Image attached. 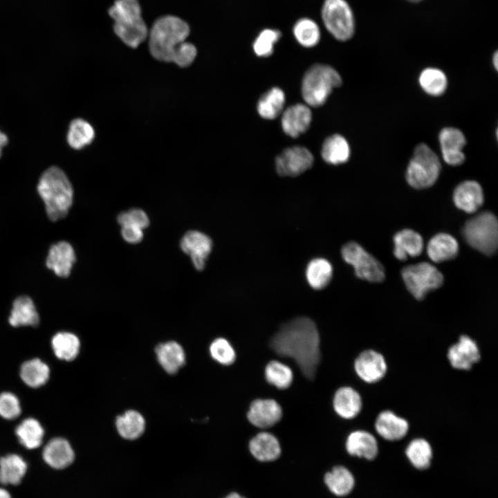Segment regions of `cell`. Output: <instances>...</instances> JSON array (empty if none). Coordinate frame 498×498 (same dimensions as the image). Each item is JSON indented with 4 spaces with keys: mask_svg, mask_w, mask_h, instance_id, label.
Instances as JSON below:
<instances>
[{
    "mask_svg": "<svg viewBox=\"0 0 498 498\" xmlns=\"http://www.w3.org/2000/svg\"><path fill=\"white\" fill-rule=\"evenodd\" d=\"M270 345L277 355L294 360L306 378H315L320 361V335L311 319L299 317L285 323Z\"/></svg>",
    "mask_w": 498,
    "mask_h": 498,
    "instance_id": "1",
    "label": "cell"
},
{
    "mask_svg": "<svg viewBox=\"0 0 498 498\" xmlns=\"http://www.w3.org/2000/svg\"><path fill=\"white\" fill-rule=\"evenodd\" d=\"M37 190L50 220L57 221L66 216L73 203V191L69 179L60 168L53 166L47 169L39 178Z\"/></svg>",
    "mask_w": 498,
    "mask_h": 498,
    "instance_id": "2",
    "label": "cell"
},
{
    "mask_svg": "<svg viewBox=\"0 0 498 498\" xmlns=\"http://www.w3.org/2000/svg\"><path fill=\"white\" fill-rule=\"evenodd\" d=\"M190 34L188 24L181 18L168 15L158 18L151 26L149 36V48L156 59L171 62L172 55Z\"/></svg>",
    "mask_w": 498,
    "mask_h": 498,
    "instance_id": "3",
    "label": "cell"
},
{
    "mask_svg": "<svg viewBox=\"0 0 498 498\" xmlns=\"http://www.w3.org/2000/svg\"><path fill=\"white\" fill-rule=\"evenodd\" d=\"M116 35L128 46L137 48L148 37L138 0H116L109 10Z\"/></svg>",
    "mask_w": 498,
    "mask_h": 498,
    "instance_id": "4",
    "label": "cell"
},
{
    "mask_svg": "<svg viewBox=\"0 0 498 498\" xmlns=\"http://www.w3.org/2000/svg\"><path fill=\"white\" fill-rule=\"evenodd\" d=\"M342 84L339 73L332 67L317 64L306 72L302 84V95L311 107L324 104L334 88Z\"/></svg>",
    "mask_w": 498,
    "mask_h": 498,
    "instance_id": "5",
    "label": "cell"
},
{
    "mask_svg": "<svg viewBox=\"0 0 498 498\" xmlns=\"http://www.w3.org/2000/svg\"><path fill=\"white\" fill-rule=\"evenodd\" d=\"M441 172V163L435 152L426 144L418 145L406 170V180L416 189L433 185Z\"/></svg>",
    "mask_w": 498,
    "mask_h": 498,
    "instance_id": "6",
    "label": "cell"
},
{
    "mask_svg": "<svg viewBox=\"0 0 498 498\" xmlns=\"http://www.w3.org/2000/svg\"><path fill=\"white\" fill-rule=\"evenodd\" d=\"M463 234L467 243L475 250L486 255H493L497 248L498 223L490 212H482L468 220Z\"/></svg>",
    "mask_w": 498,
    "mask_h": 498,
    "instance_id": "7",
    "label": "cell"
},
{
    "mask_svg": "<svg viewBox=\"0 0 498 498\" xmlns=\"http://www.w3.org/2000/svg\"><path fill=\"white\" fill-rule=\"evenodd\" d=\"M322 19L325 28L338 40L350 39L355 32L352 10L345 0H324Z\"/></svg>",
    "mask_w": 498,
    "mask_h": 498,
    "instance_id": "8",
    "label": "cell"
},
{
    "mask_svg": "<svg viewBox=\"0 0 498 498\" xmlns=\"http://www.w3.org/2000/svg\"><path fill=\"white\" fill-rule=\"evenodd\" d=\"M401 275L407 290L418 300L426 294L439 288L443 283V276L433 265L421 262L405 267Z\"/></svg>",
    "mask_w": 498,
    "mask_h": 498,
    "instance_id": "9",
    "label": "cell"
},
{
    "mask_svg": "<svg viewBox=\"0 0 498 498\" xmlns=\"http://www.w3.org/2000/svg\"><path fill=\"white\" fill-rule=\"evenodd\" d=\"M341 254L343 259L351 265L356 275L370 282H381L385 277L382 265L354 241L344 244Z\"/></svg>",
    "mask_w": 498,
    "mask_h": 498,
    "instance_id": "10",
    "label": "cell"
},
{
    "mask_svg": "<svg viewBox=\"0 0 498 498\" xmlns=\"http://www.w3.org/2000/svg\"><path fill=\"white\" fill-rule=\"evenodd\" d=\"M313 163L312 154L303 147L286 149L276 159V169L284 176H296L308 169Z\"/></svg>",
    "mask_w": 498,
    "mask_h": 498,
    "instance_id": "11",
    "label": "cell"
},
{
    "mask_svg": "<svg viewBox=\"0 0 498 498\" xmlns=\"http://www.w3.org/2000/svg\"><path fill=\"white\" fill-rule=\"evenodd\" d=\"M44 462L55 470H62L74 461L75 454L70 442L62 436L50 439L42 446Z\"/></svg>",
    "mask_w": 498,
    "mask_h": 498,
    "instance_id": "12",
    "label": "cell"
},
{
    "mask_svg": "<svg viewBox=\"0 0 498 498\" xmlns=\"http://www.w3.org/2000/svg\"><path fill=\"white\" fill-rule=\"evenodd\" d=\"M180 246L188 255L194 268L202 270L212 248V241L207 234L196 230L187 232L182 237Z\"/></svg>",
    "mask_w": 498,
    "mask_h": 498,
    "instance_id": "13",
    "label": "cell"
},
{
    "mask_svg": "<svg viewBox=\"0 0 498 498\" xmlns=\"http://www.w3.org/2000/svg\"><path fill=\"white\" fill-rule=\"evenodd\" d=\"M354 368L358 377L367 383L380 381L387 371L384 356L372 349L365 350L359 354L355 360Z\"/></svg>",
    "mask_w": 498,
    "mask_h": 498,
    "instance_id": "14",
    "label": "cell"
},
{
    "mask_svg": "<svg viewBox=\"0 0 498 498\" xmlns=\"http://www.w3.org/2000/svg\"><path fill=\"white\" fill-rule=\"evenodd\" d=\"M447 356L451 366L459 370H470L481 359L477 342L466 335L449 347Z\"/></svg>",
    "mask_w": 498,
    "mask_h": 498,
    "instance_id": "15",
    "label": "cell"
},
{
    "mask_svg": "<svg viewBox=\"0 0 498 498\" xmlns=\"http://www.w3.org/2000/svg\"><path fill=\"white\" fill-rule=\"evenodd\" d=\"M439 140L443 158L447 164L458 166L464 162L465 157L462 149L466 140L461 130L454 127L443 128Z\"/></svg>",
    "mask_w": 498,
    "mask_h": 498,
    "instance_id": "16",
    "label": "cell"
},
{
    "mask_svg": "<svg viewBox=\"0 0 498 498\" xmlns=\"http://www.w3.org/2000/svg\"><path fill=\"white\" fill-rule=\"evenodd\" d=\"M280 405L273 399H257L254 400L248 412V421L255 426L267 428L276 424L282 418Z\"/></svg>",
    "mask_w": 498,
    "mask_h": 498,
    "instance_id": "17",
    "label": "cell"
},
{
    "mask_svg": "<svg viewBox=\"0 0 498 498\" xmlns=\"http://www.w3.org/2000/svg\"><path fill=\"white\" fill-rule=\"evenodd\" d=\"M8 322L14 328L36 327L39 324V313L30 297L23 295L14 300Z\"/></svg>",
    "mask_w": 498,
    "mask_h": 498,
    "instance_id": "18",
    "label": "cell"
},
{
    "mask_svg": "<svg viewBox=\"0 0 498 498\" xmlns=\"http://www.w3.org/2000/svg\"><path fill=\"white\" fill-rule=\"evenodd\" d=\"M376 432L384 439L396 441L404 438L409 430V423L390 410L381 412L375 421Z\"/></svg>",
    "mask_w": 498,
    "mask_h": 498,
    "instance_id": "19",
    "label": "cell"
},
{
    "mask_svg": "<svg viewBox=\"0 0 498 498\" xmlns=\"http://www.w3.org/2000/svg\"><path fill=\"white\" fill-rule=\"evenodd\" d=\"M76 260L75 251L66 241L53 245L46 258V266L59 277H67Z\"/></svg>",
    "mask_w": 498,
    "mask_h": 498,
    "instance_id": "20",
    "label": "cell"
},
{
    "mask_svg": "<svg viewBox=\"0 0 498 498\" xmlns=\"http://www.w3.org/2000/svg\"><path fill=\"white\" fill-rule=\"evenodd\" d=\"M484 200L481 186L474 181H465L460 183L453 193V201L460 210L467 212H476Z\"/></svg>",
    "mask_w": 498,
    "mask_h": 498,
    "instance_id": "21",
    "label": "cell"
},
{
    "mask_svg": "<svg viewBox=\"0 0 498 498\" xmlns=\"http://www.w3.org/2000/svg\"><path fill=\"white\" fill-rule=\"evenodd\" d=\"M249 450L252 456L261 463H270L277 460L282 454L280 443L274 435L268 432H260L249 442Z\"/></svg>",
    "mask_w": 498,
    "mask_h": 498,
    "instance_id": "22",
    "label": "cell"
},
{
    "mask_svg": "<svg viewBox=\"0 0 498 498\" xmlns=\"http://www.w3.org/2000/svg\"><path fill=\"white\" fill-rule=\"evenodd\" d=\"M311 117V111L306 105H292L283 113L282 129L287 135L293 138L297 137L308 129Z\"/></svg>",
    "mask_w": 498,
    "mask_h": 498,
    "instance_id": "23",
    "label": "cell"
},
{
    "mask_svg": "<svg viewBox=\"0 0 498 498\" xmlns=\"http://www.w3.org/2000/svg\"><path fill=\"white\" fill-rule=\"evenodd\" d=\"M15 433L20 445L27 450L38 449L44 444V429L34 417L28 416L19 420Z\"/></svg>",
    "mask_w": 498,
    "mask_h": 498,
    "instance_id": "24",
    "label": "cell"
},
{
    "mask_svg": "<svg viewBox=\"0 0 498 498\" xmlns=\"http://www.w3.org/2000/svg\"><path fill=\"white\" fill-rule=\"evenodd\" d=\"M345 448L350 455L367 460L374 459L378 452L376 439L365 430L350 433L346 440Z\"/></svg>",
    "mask_w": 498,
    "mask_h": 498,
    "instance_id": "25",
    "label": "cell"
},
{
    "mask_svg": "<svg viewBox=\"0 0 498 498\" xmlns=\"http://www.w3.org/2000/svg\"><path fill=\"white\" fill-rule=\"evenodd\" d=\"M323 482L332 495L339 497L347 496L355 486L353 474L343 465H335L326 472L323 476Z\"/></svg>",
    "mask_w": 498,
    "mask_h": 498,
    "instance_id": "26",
    "label": "cell"
},
{
    "mask_svg": "<svg viewBox=\"0 0 498 498\" xmlns=\"http://www.w3.org/2000/svg\"><path fill=\"white\" fill-rule=\"evenodd\" d=\"M27 468L26 461L18 454L9 453L0 456V486L19 484Z\"/></svg>",
    "mask_w": 498,
    "mask_h": 498,
    "instance_id": "27",
    "label": "cell"
},
{
    "mask_svg": "<svg viewBox=\"0 0 498 498\" xmlns=\"http://www.w3.org/2000/svg\"><path fill=\"white\" fill-rule=\"evenodd\" d=\"M50 347L57 359L71 362L79 355L81 341L75 333L68 331H60L51 338Z\"/></svg>",
    "mask_w": 498,
    "mask_h": 498,
    "instance_id": "28",
    "label": "cell"
},
{
    "mask_svg": "<svg viewBox=\"0 0 498 498\" xmlns=\"http://www.w3.org/2000/svg\"><path fill=\"white\" fill-rule=\"evenodd\" d=\"M394 256L400 261L420 255L423 249L422 237L411 229H404L394 237Z\"/></svg>",
    "mask_w": 498,
    "mask_h": 498,
    "instance_id": "29",
    "label": "cell"
},
{
    "mask_svg": "<svg viewBox=\"0 0 498 498\" xmlns=\"http://www.w3.org/2000/svg\"><path fill=\"white\" fill-rule=\"evenodd\" d=\"M362 406L360 394L351 387H340L334 395V409L343 418H355L360 412Z\"/></svg>",
    "mask_w": 498,
    "mask_h": 498,
    "instance_id": "30",
    "label": "cell"
},
{
    "mask_svg": "<svg viewBox=\"0 0 498 498\" xmlns=\"http://www.w3.org/2000/svg\"><path fill=\"white\" fill-rule=\"evenodd\" d=\"M50 374L49 366L39 358L25 360L19 369V377L22 382L33 389L46 385L49 380Z\"/></svg>",
    "mask_w": 498,
    "mask_h": 498,
    "instance_id": "31",
    "label": "cell"
},
{
    "mask_svg": "<svg viewBox=\"0 0 498 498\" xmlns=\"http://www.w3.org/2000/svg\"><path fill=\"white\" fill-rule=\"evenodd\" d=\"M427 252L432 261L441 263L451 260L458 255L459 244L450 234L439 233L429 241Z\"/></svg>",
    "mask_w": 498,
    "mask_h": 498,
    "instance_id": "32",
    "label": "cell"
},
{
    "mask_svg": "<svg viewBox=\"0 0 498 498\" xmlns=\"http://www.w3.org/2000/svg\"><path fill=\"white\" fill-rule=\"evenodd\" d=\"M158 360L169 374H174L184 365L185 353L182 347L174 341L159 344L156 349Z\"/></svg>",
    "mask_w": 498,
    "mask_h": 498,
    "instance_id": "33",
    "label": "cell"
},
{
    "mask_svg": "<svg viewBox=\"0 0 498 498\" xmlns=\"http://www.w3.org/2000/svg\"><path fill=\"white\" fill-rule=\"evenodd\" d=\"M333 277V267L326 259L315 258L307 265L306 278L311 288L315 290L324 288Z\"/></svg>",
    "mask_w": 498,
    "mask_h": 498,
    "instance_id": "34",
    "label": "cell"
},
{
    "mask_svg": "<svg viewBox=\"0 0 498 498\" xmlns=\"http://www.w3.org/2000/svg\"><path fill=\"white\" fill-rule=\"evenodd\" d=\"M323 159L333 165L347 162L350 156V148L347 140L339 134L327 138L323 143L322 149Z\"/></svg>",
    "mask_w": 498,
    "mask_h": 498,
    "instance_id": "35",
    "label": "cell"
},
{
    "mask_svg": "<svg viewBox=\"0 0 498 498\" xmlns=\"http://www.w3.org/2000/svg\"><path fill=\"white\" fill-rule=\"evenodd\" d=\"M145 427L143 416L138 412L129 410L116 419V427L120 435L128 440L140 437Z\"/></svg>",
    "mask_w": 498,
    "mask_h": 498,
    "instance_id": "36",
    "label": "cell"
},
{
    "mask_svg": "<svg viewBox=\"0 0 498 498\" xmlns=\"http://www.w3.org/2000/svg\"><path fill=\"white\" fill-rule=\"evenodd\" d=\"M95 138V130L86 120L76 118L69 125L67 141L75 149H80L91 144Z\"/></svg>",
    "mask_w": 498,
    "mask_h": 498,
    "instance_id": "37",
    "label": "cell"
},
{
    "mask_svg": "<svg viewBox=\"0 0 498 498\" xmlns=\"http://www.w3.org/2000/svg\"><path fill=\"white\" fill-rule=\"evenodd\" d=\"M284 102V93L279 88L275 87L261 97L257 104V111L262 118L273 120L281 113Z\"/></svg>",
    "mask_w": 498,
    "mask_h": 498,
    "instance_id": "38",
    "label": "cell"
},
{
    "mask_svg": "<svg viewBox=\"0 0 498 498\" xmlns=\"http://www.w3.org/2000/svg\"><path fill=\"white\" fill-rule=\"evenodd\" d=\"M405 454L414 467L418 470H425L430 465L432 449L427 440L417 438L409 442L406 448Z\"/></svg>",
    "mask_w": 498,
    "mask_h": 498,
    "instance_id": "39",
    "label": "cell"
},
{
    "mask_svg": "<svg viewBox=\"0 0 498 498\" xmlns=\"http://www.w3.org/2000/svg\"><path fill=\"white\" fill-rule=\"evenodd\" d=\"M418 82L425 93L434 96L442 95L448 86L446 75L436 68L424 69L420 74Z\"/></svg>",
    "mask_w": 498,
    "mask_h": 498,
    "instance_id": "40",
    "label": "cell"
},
{
    "mask_svg": "<svg viewBox=\"0 0 498 498\" xmlns=\"http://www.w3.org/2000/svg\"><path fill=\"white\" fill-rule=\"evenodd\" d=\"M293 34L297 41L304 47H313L320 39V30L317 24L311 19L302 18L293 26Z\"/></svg>",
    "mask_w": 498,
    "mask_h": 498,
    "instance_id": "41",
    "label": "cell"
},
{
    "mask_svg": "<svg viewBox=\"0 0 498 498\" xmlns=\"http://www.w3.org/2000/svg\"><path fill=\"white\" fill-rule=\"evenodd\" d=\"M265 376L267 381L279 389L288 388L293 382L291 369L278 361H271L266 367Z\"/></svg>",
    "mask_w": 498,
    "mask_h": 498,
    "instance_id": "42",
    "label": "cell"
},
{
    "mask_svg": "<svg viewBox=\"0 0 498 498\" xmlns=\"http://www.w3.org/2000/svg\"><path fill=\"white\" fill-rule=\"evenodd\" d=\"M281 33L275 29H264L257 36L253 43V50L259 57H268L272 55L275 44L280 39Z\"/></svg>",
    "mask_w": 498,
    "mask_h": 498,
    "instance_id": "43",
    "label": "cell"
},
{
    "mask_svg": "<svg viewBox=\"0 0 498 498\" xmlns=\"http://www.w3.org/2000/svg\"><path fill=\"white\" fill-rule=\"evenodd\" d=\"M21 415V406L18 396L13 392L0 393V417L7 421L19 420Z\"/></svg>",
    "mask_w": 498,
    "mask_h": 498,
    "instance_id": "44",
    "label": "cell"
},
{
    "mask_svg": "<svg viewBox=\"0 0 498 498\" xmlns=\"http://www.w3.org/2000/svg\"><path fill=\"white\" fill-rule=\"evenodd\" d=\"M212 357L220 364L230 365L235 360L236 355L229 342L222 338L214 340L210 347Z\"/></svg>",
    "mask_w": 498,
    "mask_h": 498,
    "instance_id": "45",
    "label": "cell"
},
{
    "mask_svg": "<svg viewBox=\"0 0 498 498\" xmlns=\"http://www.w3.org/2000/svg\"><path fill=\"white\" fill-rule=\"evenodd\" d=\"M117 221L121 226L131 225L142 230L149 225V219L145 212L141 209L133 208L118 214Z\"/></svg>",
    "mask_w": 498,
    "mask_h": 498,
    "instance_id": "46",
    "label": "cell"
},
{
    "mask_svg": "<svg viewBox=\"0 0 498 498\" xmlns=\"http://www.w3.org/2000/svg\"><path fill=\"white\" fill-rule=\"evenodd\" d=\"M197 50L195 46L185 41L176 48L171 62L180 67H187L194 62Z\"/></svg>",
    "mask_w": 498,
    "mask_h": 498,
    "instance_id": "47",
    "label": "cell"
},
{
    "mask_svg": "<svg viewBox=\"0 0 498 498\" xmlns=\"http://www.w3.org/2000/svg\"><path fill=\"white\" fill-rule=\"evenodd\" d=\"M121 235L129 243H138L143 238V230L131 225L121 226Z\"/></svg>",
    "mask_w": 498,
    "mask_h": 498,
    "instance_id": "48",
    "label": "cell"
},
{
    "mask_svg": "<svg viewBox=\"0 0 498 498\" xmlns=\"http://www.w3.org/2000/svg\"><path fill=\"white\" fill-rule=\"evenodd\" d=\"M8 142L7 136L0 131V156L1 154V149Z\"/></svg>",
    "mask_w": 498,
    "mask_h": 498,
    "instance_id": "49",
    "label": "cell"
},
{
    "mask_svg": "<svg viewBox=\"0 0 498 498\" xmlns=\"http://www.w3.org/2000/svg\"><path fill=\"white\" fill-rule=\"evenodd\" d=\"M0 498H11L9 491L3 486H0Z\"/></svg>",
    "mask_w": 498,
    "mask_h": 498,
    "instance_id": "50",
    "label": "cell"
},
{
    "mask_svg": "<svg viewBox=\"0 0 498 498\" xmlns=\"http://www.w3.org/2000/svg\"><path fill=\"white\" fill-rule=\"evenodd\" d=\"M223 498H247L246 497L243 496V495L240 494L237 492H231L229 494H228L225 497Z\"/></svg>",
    "mask_w": 498,
    "mask_h": 498,
    "instance_id": "51",
    "label": "cell"
},
{
    "mask_svg": "<svg viewBox=\"0 0 498 498\" xmlns=\"http://www.w3.org/2000/svg\"><path fill=\"white\" fill-rule=\"evenodd\" d=\"M492 64H493L494 67L495 68V69L497 70V66H498V53H497V51H496V52L494 53V55H493V57H492Z\"/></svg>",
    "mask_w": 498,
    "mask_h": 498,
    "instance_id": "52",
    "label": "cell"
},
{
    "mask_svg": "<svg viewBox=\"0 0 498 498\" xmlns=\"http://www.w3.org/2000/svg\"><path fill=\"white\" fill-rule=\"evenodd\" d=\"M407 1H412V2H418V1H422V0H407Z\"/></svg>",
    "mask_w": 498,
    "mask_h": 498,
    "instance_id": "53",
    "label": "cell"
}]
</instances>
